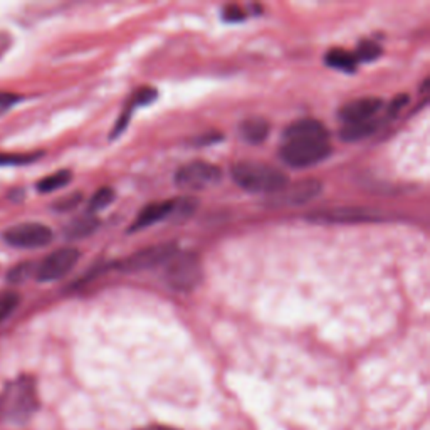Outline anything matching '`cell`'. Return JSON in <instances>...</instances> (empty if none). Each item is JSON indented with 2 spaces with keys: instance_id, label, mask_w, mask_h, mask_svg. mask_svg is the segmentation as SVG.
<instances>
[{
  "instance_id": "52a82bcc",
  "label": "cell",
  "mask_w": 430,
  "mask_h": 430,
  "mask_svg": "<svg viewBox=\"0 0 430 430\" xmlns=\"http://www.w3.org/2000/svg\"><path fill=\"white\" fill-rule=\"evenodd\" d=\"M79 252L76 247H61V249L54 251L53 254L46 257L42 263L37 266L36 278L41 283H51L63 279L64 276H68L71 271L76 268L79 263Z\"/></svg>"
},
{
  "instance_id": "4fadbf2b",
  "label": "cell",
  "mask_w": 430,
  "mask_h": 430,
  "mask_svg": "<svg viewBox=\"0 0 430 430\" xmlns=\"http://www.w3.org/2000/svg\"><path fill=\"white\" fill-rule=\"evenodd\" d=\"M172 210H174V200H167V202H155L150 204L145 207L142 212L138 214L137 221L132 224L130 231H142V229H147L153 224L165 221V219L172 217Z\"/></svg>"
},
{
  "instance_id": "5bb4252c",
  "label": "cell",
  "mask_w": 430,
  "mask_h": 430,
  "mask_svg": "<svg viewBox=\"0 0 430 430\" xmlns=\"http://www.w3.org/2000/svg\"><path fill=\"white\" fill-rule=\"evenodd\" d=\"M271 126L264 118H249L244 120L239 126L241 137L246 140L247 143L259 145L268 138Z\"/></svg>"
},
{
  "instance_id": "ac0fdd59",
  "label": "cell",
  "mask_w": 430,
  "mask_h": 430,
  "mask_svg": "<svg viewBox=\"0 0 430 430\" xmlns=\"http://www.w3.org/2000/svg\"><path fill=\"white\" fill-rule=\"evenodd\" d=\"M98 226L96 217L93 214L84 215V217L78 219V221H74L71 226L68 227V236L71 237V239H79V237H86L90 236V234L95 231Z\"/></svg>"
},
{
  "instance_id": "7c38bea8",
  "label": "cell",
  "mask_w": 430,
  "mask_h": 430,
  "mask_svg": "<svg viewBox=\"0 0 430 430\" xmlns=\"http://www.w3.org/2000/svg\"><path fill=\"white\" fill-rule=\"evenodd\" d=\"M328 130L318 120H299L294 121L284 132V142L291 140H326Z\"/></svg>"
},
{
  "instance_id": "2e32d148",
  "label": "cell",
  "mask_w": 430,
  "mask_h": 430,
  "mask_svg": "<svg viewBox=\"0 0 430 430\" xmlns=\"http://www.w3.org/2000/svg\"><path fill=\"white\" fill-rule=\"evenodd\" d=\"M377 130L375 120L363 121V123H355V125H345V128L341 130L340 137L345 142H358V140L370 137V135Z\"/></svg>"
},
{
  "instance_id": "6da1fadb",
  "label": "cell",
  "mask_w": 430,
  "mask_h": 430,
  "mask_svg": "<svg viewBox=\"0 0 430 430\" xmlns=\"http://www.w3.org/2000/svg\"><path fill=\"white\" fill-rule=\"evenodd\" d=\"M232 179L241 189L252 194H278L289 184L279 168L261 162H239L232 167Z\"/></svg>"
},
{
  "instance_id": "277c9868",
  "label": "cell",
  "mask_w": 430,
  "mask_h": 430,
  "mask_svg": "<svg viewBox=\"0 0 430 430\" xmlns=\"http://www.w3.org/2000/svg\"><path fill=\"white\" fill-rule=\"evenodd\" d=\"M331 155L330 140H291L284 142L279 157L293 168H308L326 160Z\"/></svg>"
},
{
  "instance_id": "e0dca14e",
  "label": "cell",
  "mask_w": 430,
  "mask_h": 430,
  "mask_svg": "<svg viewBox=\"0 0 430 430\" xmlns=\"http://www.w3.org/2000/svg\"><path fill=\"white\" fill-rule=\"evenodd\" d=\"M69 182H71V172L68 170L56 172V174L42 179L39 184H37V190H39L41 194H51V192L66 187Z\"/></svg>"
},
{
  "instance_id": "5b68a950",
  "label": "cell",
  "mask_w": 430,
  "mask_h": 430,
  "mask_svg": "<svg viewBox=\"0 0 430 430\" xmlns=\"http://www.w3.org/2000/svg\"><path fill=\"white\" fill-rule=\"evenodd\" d=\"M177 252H179V247L174 242H162V244L147 247V249L135 252L123 261H118L116 269L121 273H142V271L155 269L165 266Z\"/></svg>"
},
{
  "instance_id": "d6986e66",
  "label": "cell",
  "mask_w": 430,
  "mask_h": 430,
  "mask_svg": "<svg viewBox=\"0 0 430 430\" xmlns=\"http://www.w3.org/2000/svg\"><path fill=\"white\" fill-rule=\"evenodd\" d=\"M115 195H116L115 190L110 189V187H103V189L98 190L96 194L91 197L90 205H88V210H90V214L106 209L108 205H110L115 200Z\"/></svg>"
},
{
  "instance_id": "8fae6325",
  "label": "cell",
  "mask_w": 430,
  "mask_h": 430,
  "mask_svg": "<svg viewBox=\"0 0 430 430\" xmlns=\"http://www.w3.org/2000/svg\"><path fill=\"white\" fill-rule=\"evenodd\" d=\"M382 108V100L378 98H360L352 103H347L340 110V118L345 125L363 123L373 120L377 111Z\"/></svg>"
},
{
  "instance_id": "3957f363",
  "label": "cell",
  "mask_w": 430,
  "mask_h": 430,
  "mask_svg": "<svg viewBox=\"0 0 430 430\" xmlns=\"http://www.w3.org/2000/svg\"><path fill=\"white\" fill-rule=\"evenodd\" d=\"M163 279L174 291L192 293L200 286L204 279V269L199 256L190 252H177L168 263L163 266Z\"/></svg>"
},
{
  "instance_id": "ffe728a7",
  "label": "cell",
  "mask_w": 430,
  "mask_h": 430,
  "mask_svg": "<svg viewBox=\"0 0 430 430\" xmlns=\"http://www.w3.org/2000/svg\"><path fill=\"white\" fill-rule=\"evenodd\" d=\"M42 153H0V167L27 165L36 162Z\"/></svg>"
},
{
  "instance_id": "d4e9b609",
  "label": "cell",
  "mask_w": 430,
  "mask_h": 430,
  "mask_svg": "<svg viewBox=\"0 0 430 430\" xmlns=\"http://www.w3.org/2000/svg\"><path fill=\"white\" fill-rule=\"evenodd\" d=\"M222 16H224V21H227V22H241V21H244L246 14L241 7L227 6L226 9H224Z\"/></svg>"
},
{
  "instance_id": "603a6c76",
  "label": "cell",
  "mask_w": 430,
  "mask_h": 430,
  "mask_svg": "<svg viewBox=\"0 0 430 430\" xmlns=\"http://www.w3.org/2000/svg\"><path fill=\"white\" fill-rule=\"evenodd\" d=\"M32 271H34V266H32L31 263L19 264L11 271V273H9V281L14 283V284L26 281V279L32 274Z\"/></svg>"
},
{
  "instance_id": "9c48e42d",
  "label": "cell",
  "mask_w": 430,
  "mask_h": 430,
  "mask_svg": "<svg viewBox=\"0 0 430 430\" xmlns=\"http://www.w3.org/2000/svg\"><path fill=\"white\" fill-rule=\"evenodd\" d=\"M222 170L209 162L187 163L175 174V184L185 190H205L219 184Z\"/></svg>"
},
{
  "instance_id": "4316f807",
  "label": "cell",
  "mask_w": 430,
  "mask_h": 430,
  "mask_svg": "<svg viewBox=\"0 0 430 430\" xmlns=\"http://www.w3.org/2000/svg\"><path fill=\"white\" fill-rule=\"evenodd\" d=\"M81 199H83V195L73 194V195H69V197L61 199L59 202H58V205H56V209H58V210H63V212H66V210H71V209L76 207V205H78L79 202H81Z\"/></svg>"
},
{
  "instance_id": "83f0119b",
  "label": "cell",
  "mask_w": 430,
  "mask_h": 430,
  "mask_svg": "<svg viewBox=\"0 0 430 430\" xmlns=\"http://www.w3.org/2000/svg\"><path fill=\"white\" fill-rule=\"evenodd\" d=\"M143 430H175L174 427H168V425H152V427H147Z\"/></svg>"
},
{
  "instance_id": "cb8c5ba5",
  "label": "cell",
  "mask_w": 430,
  "mask_h": 430,
  "mask_svg": "<svg viewBox=\"0 0 430 430\" xmlns=\"http://www.w3.org/2000/svg\"><path fill=\"white\" fill-rule=\"evenodd\" d=\"M158 93L157 90H153V88H142V90H138L135 93L133 96V105L135 106H143V105H150V103H153L157 100Z\"/></svg>"
},
{
  "instance_id": "ba28073f",
  "label": "cell",
  "mask_w": 430,
  "mask_h": 430,
  "mask_svg": "<svg viewBox=\"0 0 430 430\" xmlns=\"http://www.w3.org/2000/svg\"><path fill=\"white\" fill-rule=\"evenodd\" d=\"M53 237L54 234L51 227L39 222L19 224L4 232V241L19 249H41L51 244Z\"/></svg>"
},
{
  "instance_id": "7a4b0ae2",
  "label": "cell",
  "mask_w": 430,
  "mask_h": 430,
  "mask_svg": "<svg viewBox=\"0 0 430 430\" xmlns=\"http://www.w3.org/2000/svg\"><path fill=\"white\" fill-rule=\"evenodd\" d=\"M36 410V389L29 378L9 383L0 395V419L7 422H24Z\"/></svg>"
},
{
  "instance_id": "9a60e30c",
  "label": "cell",
  "mask_w": 430,
  "mask_h": 430,
  "mask_svg": "<svg viewBox=\"0 0 430 430\" xmlns=\"http://www.w3.org/2000/svg\"><path fill=\"white\" fill-rule=\"evenodd\" d=\"M326 64L330 68L338 69V71H345V73H353L357 69L358 61L355 58L353 53H348V51L343 49H331L328 54H326Z\"/></svg>"
},
{
  "instance_id": "8992f818",
  "label": "cell",
  "mask_w": 430,
  "mask_h": 430,
  "mask_svg": "<svg viewBox=\"0 0 430 430\" xmlns=\"http://www.w3.org/2000/svg\"><path fill=\"white\" fill-rule=\"evenodd\" d=\"M316 224H368L387 221V215L380 210L367 207H330L315 210L308 215Z\"/></svg>"
},
{
  "instance_id": "30bf717a",
  "label": "cell",
  "mask_w": 430,
  "mask_h": 430,
  "mask_svg": "<svg viewBox=\"0 0 430 430\" xmlns=\"http://www.w3.org/2000/svg\"><path fill=\"white\" fill-rule=\"evenodd\" d=\"M322 185L320 180L306 179L296 184H288L283 190L273 195V202L281 205H305L320 197Z\"/></svg>"
},
{
  "instance_id": "484cf974",
  "label": "cell",
  "mask_w": 430,
  "mask_h": 430,
  "mask_svg": "<svg viewBox=\"0 0 430 430\" xmlns=\"http://www.w3.org/2000/svg\"><path fill=\"white\" fill-rule=\"evenodd\" d=\"M22 100V96L14 95V93H0V113L11 110V108Z\"/></svg>"
},
{
  "instance_id": "7402d4cb",
  "label": "cell",
  "mask_w": 430,
  "mask_h": 430,
  "mask_svg": "<svg viewBox=\"0 0 430 430\" xmlns=\"http://www.w3.org/2000/svg\"><path fill=\"white\" fill-rule=\"evenodd\" d=\"M19 301H21V298H19L17 293H2L0 294V321L6 320L16 310Z\"/></svg>"
},
{
  "instance_id": "44dd1931",
  "label": "cell",
  "mask_w": 430,
  "mask_h": 430,
  "mask_svg": "<svg viewBox=\"0 0 430 430\" xmlns=\"http://www.w3.org/2000/svg\"><path fill=\"white\" fill-rule=\"evenodd\" d=\"M353 54H355V58H357L358 63L360 61H363V63H372V61L380 58L382 48L373 41H363V42H360L357 53H353Z\"/></svg>"
}]
</instances>
